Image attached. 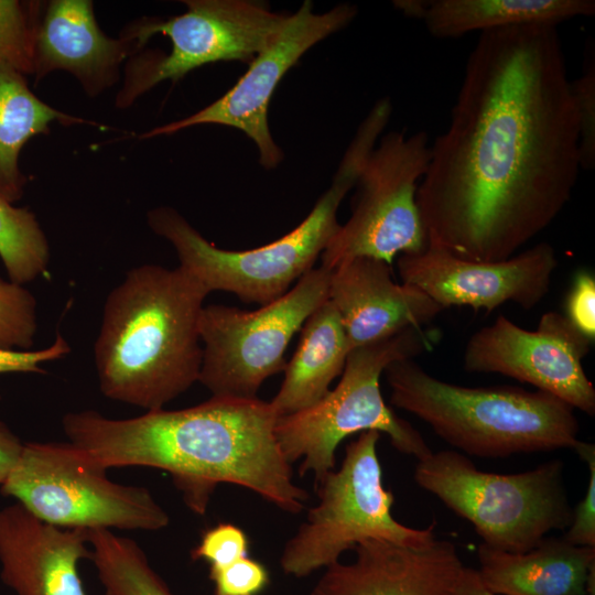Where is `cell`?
I'll return each instance as SVG.
<instances>
[{
	"label": "cell",
	"instance_id": "33",
	"mask_svg": "<svg viewBox=\"0 0 595 595\" xmlns=\"http://www.w3.org/2000/svg\"><path fill=\"white\" fill-rule=\"evenodd\" d=\"M71 351L65 338L57 333L53 344L40 350L0 349V374L44 372L41 364L56 360Z\"/></svg>",
	"mask_w": 595,
	"mask_h": 595
},
{
	"label": "cell",
	"instance_id": "15",
	"mask_svg": "<svg viewBox=\"0 0 595 595\" xmlns=\"http://www.w3.org/2000/svg\"><path fill=\"white\" fill-rule=\"evenodd\" d=\"M556 267L555 249L548 242L498 262L464 260L432 246L398 259L402 283L416 286L443 310L469 306L487 313L507 302L534 307L548 294Z\"/></svg>",
	"mask_w": 595,
	"mask_h": 595
},
{
	"label": "cell",
	"instance_id": "36",
	"mask_svg": "<svg viewBox=\"0 0 595 595\" xmlns=\"http://www.w3.org/2000/svg\"><path fill=\"white\" fill-rule=\"evenodd\" d=\"M428 1L423 0H405V1H396L394 6L400 9L404 14L421 19L424 15Z\"/></svg>",
	"mask_w": 595,
	"mask_h": 595
},
{
	"label": "cell",
	"instance_id": "9",
	"mask_svg": "<svg viewBox=\"0 0 595 595\" xmlns=\"http://www.w3.org/2000/svg\"><path fill=\"white\" fill-rule=\"evenodd\" d=\"M1 493L40 520L66 529L156 531L170 522L149 489L109 480L71 442L25 443Z\"/></svg>",
	"mask_w": 595,
	"mask_h": 595
},
{
	"label": "cell",
	"instance_id": "26",
	"mask_svg": "<svg viewBox=\"0 0 595 595\" xmlns=\"http://www.w3.org/2000/svg\"><path fill=\"white\" fill-rule=\"evenodd\" d=\"M44 4L0 0V61L25 76L34 73L35 35Z\"/></svg>",
	"mask_w": 595,
	"mask_h": 595
},
{
	"label": "cell",
	"instance_id": "30",
	"mask_svg": "<svg viewBox=\"0 0 595 595\" xmlns=\"http://www.w3.org/2000/svg\"><path fill=\"white\" fill-rule=\"evenodd\" d=\"M249 555V540L245 531L232 523H219L203 534L192 550L193 560H203L209 567L225 566Z\"/></svg>",
	"mask_w": 595,
	"mask_h": 595
},
{
	"label": "cell",
	"instance_id": "25",
	"mask_svg": "<svg viewBox=\"0 0 595 595\" xmlns=\"http://www.w3.org/2000/svg\"><path fill=\"white\" fill-rule=\"evenodd\" d=\"M0 258L11 282L23 285L47 271L50 245L34 213L0 197Z\"/></svg>",
	"mask_w": 595,
	"mask_h": 595
},
{
	"label": "cell",
	"instance_id": "22",
	"mask_svg": "<svg viewBox=\"0 0 595 595\" xmlns=\"http://www.w3.org/2000/svg\"><path fill=\"white\" fill-rule=\"evenodd\" d=\"M594 13V0H432L422 20L431 35L454 39L527 24L558 26Z\"/></svg>",
	"mask_w": 595,
	"mask_h": 595
},
{
	"label": "cell",
	"instance_id": "34",
	"mask_svg": "<svg viewBox=\"0 0 595 595\" xmlns=\"http://www.w3.org/2000/svg\"><path fill=\"white\" fill-rule=\"evenodd\" d=\"M23 445L20 439L0 420V486L17 465Z\"/></svg>",
	"mask_w": 595,
	"mask_h": 595
},
{
	"label": "cell",
	"instance_id": "24",
	"mask_svg": "<svg viewBox=\"0 0 595 595\" xmlns=\"http://www.w3.org/2000/svg\"><path fill=\"white\" fill-rule=\"evenodd\" d=\"M90 560L106 595H173L137 542L108 529L88 530Z\"/></svg>",
	"mask_w": 595,
	"mask_h": 595
},
{
	"label": "cell",
	"instance_id": "14",
	"mask_svg": "<svg viewBox=\"0 0 595 595\" xmlns=\"http://www.w3.org/2000/svg\"><path fill=\"white\" fill-rule=\"evenodd\" d=\"M591 343L559 312L544 313L533 331L500 315L469 337L463 363L469 372H496L532 385L593 416L595 389L583 367Z\"/></svg>",
	"mask_w": 595,
	"mask_h": 595
},
{
	"label": "cell",
	"instance_id": "11",
	"mask_svg": "<svg viewBox=\"0 0 595 595\" xmlns=\"http://www.w3.org/2000/svg\"><path fill=\"white\" fill-rule=\"evenodd\" d=\"M431 158L429 136L391 131L370 152L357 178L349 219L321 255L331 271L354 258L391 264L397 255H416L428 235L416 205V192Z\"/></svg>",
	"mask_w": 595,
	"mask_h": 595
},
{
	"label": "cell",
	"instance_id": "27",
	"mask_svg": "<svg viewBox=\"0 0 595 595\" xmlns=\"http://www.w3.org/2000/svg\"><path fill=\"white\" fill-rule=\"evenodd\" d=\"M36 301L33 294L0 277V349L29 350L36 333Z\"/></svg>",
	"mask_w": 595,
	"mask_h": 595
},
{
	"label": "cell",
	"instance_id": "31",
	"mask_svg": "<svg viewBox=\"0 0 595 595\" xmlns=\"http://www.w3.org/2000/svg\"><path fill=\"white\" fill-rule=\"evenodd\" d=\"M574 451L587 465L588 482L584 497L572 509L563 538L574 545L595 548V445L580 441Z\"/></svg>",
	"mask_w": 595,
	"mask_h": 595
},
{
	"label": "cell",
	"instance_id": "17",
	"mask_svg": "<svg viewBox=\"0 0 595 595\" xmlns=\"http://www.w3.org/2000/svg\"><path fill=\"white\" fill-rule=\"evenodd\" d=\"M354 551V562L325 567L310 595H454L464 567L447 540L407 547L370 539Z\"/></svg>",
	"mask_w": 595,
	"mask_h": 595
},
{
	"label": "cell",
	"instance_id": "29",
	"mask_svg": "<svg viewBox=\"0 0 595 595\" xmlns=\"http://www.w3.org/2000/svg\"><path fill=\"white\" fill-rule=\"evenodd\" d=\"M214 595H260L270 584L264 564L250 558H240L225 566L209 567Z\"/></svg>",
	"mask_w": 595,
	"mask_h": 595
},
{
	"label": "cell",
	"instance_id": "35",
	"mask_svg": "<svg viewBox=\"0 0 595 595\" xmlns=\"http://www.w3.org/2000/svg\"><path fill=\"white\" fill-rule=\"evenodd\" d=\"M454 595H496L483 582L477 570L464 566L458 576Z\"/></svg>",
	"mask_w": 595,
	"mask_h": 595
},
{
	"label": "cell",
	"instance_id": "18",
	"mask_svg": "<svg viewBox=\"0 0 595 595\" xmlns=\"http://www.w3.org/2000/svg\"><path fill=\"white\" fill-rule=\"evenodd\" d=\"M328 300L342 320L350 350L423 328L443 309L414 285L397 283L391 264L359 257L332 270Z\"/></svg>",
	"mask_w": 595,
	"mask_h": 595
},
{
	"label": "cell",
	"instance_id": "20",
	"mask_svg": "<svg viewBox=\"0 0 595 595\" xmlns=\"http://www.w3.org/2000/svg\"><path fill=\"white\" fill-rule=\"evenodd\" d=\"M477 570L496 595H586L595 571V548L574 545L561 538H543L521 553L482 543Z\"/></svg>",
	"mask_w": 595,
	"mask_h": 595
},
{
	"label": "cell",
	"instance_id": "16",
	"mask_svg": "<svg viewBox=\"0 0 595 595\" xmlns=\"http://www.w3.org/2000/svg\"><path fill=\"white\" fill-rule=\"evenodd\" d=\"M149 40L138 22L108 37L98 26L89 0H52L44 4L34 47L35 83L54 71L72 74L90 97L113 86L123 61Z\"/></svg>",
	"mask_w": 595,
	"mask_h": 595
},
{
	"label": "cell",
	"instance_id": "21",
	"mask_svg": "<svg viewBox=\"0 0 595 595\" xmlns=\"http://www.w3.org/2000/svg\"><path fill=\"white\" fill-rule=\"evenodd\" d=\"M350 351L333 303L327 300L305 321L299 346L284 368L283 382L270 401L278 418L309 409L328 392L342 375Z\"/></svg>",
	"mask_w": 595,
	"mask_h": 595
},
{
	"label": "cell",
	"instance_id": "23",
	"mask_svg": "<svg viewBox=\"0 0 595 595\" xmlns=\"http://www.w3.org/2000/svg\"><path fill=\"white\" fill-rule=\"evenodd\" d=\"M96 125L62 112L41 100L26 76L0 61V197L13 204L22 198L28 177L19 158L29 140L50 132V125Z\"/></svg>",
	"mask_w": 595,
	"mask_h": 595
},
{
	"label": "cell",
	"instance_id": "13",
	"mask_svg": "<svg viewBox=\"0 0 595 595\" xmlns=\"http://www.w3.org/2000/svg\"><path fill=\"white\" fill-rule=\"evenodd\" d=\"M356 14V7L350 4L315 13L312 2L304 1L298 11L285 17L247 72L225 95L190 117L151 129L142 138L167 136L207 123L232 127L255 142L262 166L275 167L282 160V151L269 130L268 107L278 84L306 51L346 26Z\"/></svg>",
	"mask_w": 595,
	"mask_h": 595
},
{
	"label": "cell",
	"instance_id": "3",
	"mask_svg": "<svg viewBox=\"0 0 595 595\" xmlns=\"http://www.w3.org/2000/svg\"><path fill=\"white\" fill-rule=\"evenodd\" d=\"M208 293L181 266L127 271L106 299L94 345L101 393L154 411L198 381V322Z\"/></svg>",
	"mask_w": 595,
	"mask_h": 595
},
{
	"label": "cell",
	"instance_id": "7",
	"mask_svg": "<svg viewBox=\"0 0 595 595\" xmlns=\"http://www.w3.org/2000/svg\"><path fill=\"white\" fill-rule=\"evenodd\" d=\"M563 469L562 462L550 461L516 474L483 472L464 454L446 450L418 459L413 478L470 522L485 545L521 553L570 526Z\"/></svg>",
	"mask_w": 595,
	"mask_h": 595
},
{
	"label": "cell",
	"instance_id": "8",
	"mask_svg": "<svg viewBox=\"0 0 595 595\" xmlns=\"http://www.w3.org/2000/svg\"><path fill=\"white\" fill-rule=\"evenodd\" d=\"M379 439L378 431L361 432L347 444L342 466L315 480L318 502L283 548L284 574L305 577L370 539L407 547H424L436 539L434 523L414 529L392 516L394 497L382 484Z\"/></svg>",
	"mask_w": 595,
	"mask_h": 595
},
{
	"label": "cell",
	"instance_id": "10",
	"mask_svg": "<svg viewBox=\"0 0 595 595\" xmlns=\"http://www.w3.org/2000/svg\"><path fill=\"white\" fill-rule=\"evenodd\" d=\"M332 271L313 268L284 295L256 311L210 304L199 316L203 360L198 381L213 397L255 399L284 370L285 349L309 316L328 300Z\"/></svg>",
	"mask_w": 595,
	"mask_h": 595
},
{
	"label": "cell",
	"instance_id": "28",
	"mask_svg": "<svg viewBox=\"0 0 595 595\" xmlns=\"http://www.w3.org/2000/svg\"><path fill=\"white\" fill-rule=\"evenodd\" d=\"M580 127L581 169L595 166V58H588L583 74L570 82Z\"/></svg>",
	"mask_w": 595,
	"mask_h": 595
},
{
	"label": "cell",
	"instance_id": "5",
	"mask_svg": "<svg viewBox=\"0 0 595 595\" xmlns=\"http://www.w3.org/2000/svg\"><path fill=\"white\" fill-rule=\"evenodd\" d=\"M385 126L366 117L348 145L328 190L293 230L249 250H224L207 241L172 207L148 213V224L175 249L180 266L208 291H226L242 302L266 305L284 295L293 282L313 269L339 228L338 207L356 185Z\"/></svg>",
	"mask_w": 595,
	"mask_h": 595
},
{
	"label": "cell",
	"instance_id": "1",
	"mask_svg": "<svg viewBox=\"0 0 595 595\" xmlns=\"http://www.w3.org/2000/svg\"><path fill=\"white\" fill-rule=\"evenodd\" d=\"M570 82L556 25L479 34L416 192L429 246L504 261L559 216L581 170Z\"/></svg>",
	"mask_w": 595,
	"mask_h": 595
},
{
	"label": "cell",
	"instance_id": "32",
	"mask_svg": "<svg viewBox=\"0 0 595 595\" xmlns=\"http://www.w3.org/2000/svg\"><path fill=\"white\" fill-rule=\"evenodd\" d=\"M567 320L592 342L595 338V279L580 271L566 299Z\"/></svg>",
	"mask_w": 595,
	"mask_h": 595
},
{
	"label": "cell",
	"instance_id": "4",
	"mask_svg": "<svg viewBox=\"0 0 595 595\" xmlns=\"http://www.w3.org/2000/svg\"><path fill=\"white\" fill-rule=\"evenodd\" d=\"M383 374L392 405L414 414L468 455L498 458L574 450L580 442L574 409L550 393L454 385L431 376L413 359L393 361Z\"/></svg>",
	"mask_w": 595,
	"mask_h": 595
},
{
	"label": "cell",
	"instance_id": "2",
	"mask_svg": "<svg viewBox=\"0 0 595 595\" xmlns=\"http://www.w3.org/2000/svg\"><path fill=\"white\" fill-rule=\"evenodd\" d=\"M277 420L270 402L212 396L191 408L130 419L69 412L62 425L69 442L100 469L147 466L167 472L195 513L206 512L219 484L246 487L298 513L309 494L293 482L277 442Z\"/></svg>",
	"mask_w": 595,
	"mask_h": 595
},
{
	"label": "cell",
	"instance_id": "12",
	"mask_svg": "<svg viewBox=\"0 0 595 595\" xmlns=\"http://www.w3.org/2000/svg\"><path fill=\"white\" fill-rule=\"evenodd\" d=\"M187 10L165 20L144 18L139 22L150 40L155 34L170 39V54L155 53L131 58L122 88L116 98L127 108L159 83L177 82L206 64L240 61L250 64L285 17L247 0H186Z\"/></svg>",
	"mask_w": 595,
	"mask_h": 595
},
{
	"label": "cell",
	"instance_id": "19",
	"mask_svg": "<svg viewBox=\"0 0 595 595\" xmlns=\"http://www.w3.org/2000/svg\"><path fill=\"white\" fill-rule=\"evenodd\" d=\"M88 530L46 523L19 502L0 509V576L17 595H86Z\"/></svg>",
	"mask_w": 595,
	"mask_h": 595
},
{
	"label": "cell",
	"instance_id": "6",
	"mask_svg": "<svg viewBox=\"0 0 595 595\" xmlns=\"http://www.w3.org/2000/svg\"><path fill=\"white\" fill-rule=\"evenodd\" d=\"M435 334L423 328H408L351 349L342 378L333 390L313 407L278 418L277 442L290 464L302 459L301 476L311 472L317 480L333 470L338 444L357 432L385 433L397 451L416 459L432 452L418 430L386 404L380 377L391 363L432 350Z\"/></svg>",
	"mask_w": 595,
	"mask_h": 595
}]
</instances>
